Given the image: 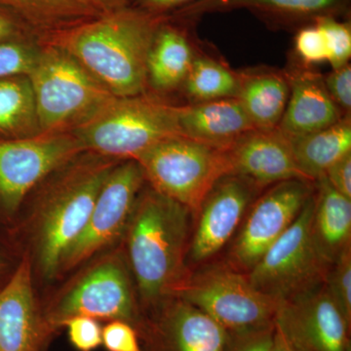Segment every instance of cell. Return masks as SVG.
I'll use <instances>...</instances> for the list:
<instances>
[{
    "instance_id": "6da1fadb",
    "label": "cell",
    "mask_w": 351,
    "mask_h": 351,
    "mask_svg": "<svg viewBox=\"0 0 351 351\" xmlns=\"http://www.w3.org/2000/svg\"><path fill=\"white\" fill-rule=\"evenodd\" d=\"M167 16L127 6L52 32L39 43L68 53L115 97L138 96L147 91V56Z\"/></svg>"
},
{
    "instance_id": "7a4b0ae2",
    "label": "cell",
    "mask_w": 351,
    "mask_h": 351,
    "mask_svg": "<svg viewBox=\"0 0 351 351\" xmlns=\"http://www.w3.org/2000/svg\"><path fill=\"white\" fill-rule=\"evenodd\" d=\"M188 208L149 186L141 191L128 223V254L143 301L170 298L186 276L189 245Z\"/></svg>"
},
{
    "instance_id": "3957f363",
    "label": "cell",
    "mask_w": 351,
    "mask_h": 351,
    "mask_svg": "<svg viewBox=\"0 0 351 351\" xmlns=\"http://www.w3.org/2000/svg\"><path fill=\"white\" fill-rule=\"evenodd\" d=\"M120 160L84 152L49 176L38 203V248L44 276L52 277L84 230L101 184Z\"/></svg>"
},
{
    "instance_id": "277c9868",
    "label": "cell",
    "mask_w": 351,
    "mask_h": 351,
    "mask_svg": "<svg viewBox=\"0 0 351 351\" xmlns=\"http://www.w3.org/2000/svg\"><path fill=\"white\" fill-rule=\"evenodd\" d=\"M27 77L43 133L75 131L115 98L68 53L49 44L40 43Z\"/></svg>"
},
{
    "instance_id": "5b68a950",
    "label": "cell",
    "mask_w": 351,
    "mask_h": 351,
    "mask_svg": "<svg viewBox=\"0 0 351 351\" xmlns=\"http://www.w3.org/2000/svg\"><path fill=\"white\" fill-rule=\"evenodd\" d=\"M73 133L85 152L120 161L136 160L158 143L182 137L175 106L145 93L115 97Z\"/></svg>"
},
{
    "instance_id": "8992f818",
    "label": "cell",
    "mask_w": 351,
    "mask_h": 351,
    "mask_svg": "<svg viewBox=\"0 0 351 351\" xmlns=\"http://www.w3.org/2000/svg\"><path fill=\"white\" fill-rule=\"evenodd\" d=\"M171 297L197 307L232 335L272 326L279 304L228 263L189 270L171 291Z\"/></svg>"
},
{
    "instance_id": "52a82bcc",
    "label": "cell",
    "mask_w": 351,
    "mask_h": 351,
    "mask_svg": "<svg viewBox=\"0 0 351 351\" xmlns=\"http://www.w3.org/2000/svg\"><path fill=\"white\" fill-rule=\"evenodd\" d=\"M149 186L197 215L221 177L230 175L226 147L174 137L158 143L136 159Z\"/></svg>"
},
{
    "instance_id": "ba28073f",
    "label": "cell",
    "mask_w": 351,
    "mask_h": 351,
    "mask_svg": "<svg viewBox=\"0 0 351 351\" xmlns=\"http://www.w3.org/2000/svg\"><path fill=\"white\" fill-rule=\"evenodd\" d=\"M313 193L293 225L246 274L254 287L279 302L324 285L331 267L313 240Z\"/></svg>"
},
{
    "instance_id": "9c48e42d",
    "label": "cell",
    "mask_w": 351,
    "mask_h": 351,
    "mask_svg": "<svg viewBox=\"0 0 351 351\" xmlns=\"http://www.w3.org/2000/svg\"><path fill=\"white\" fill-rule=\"evenodd\" d=\"M73 132L0 140V201L15 211L32 189L84 152Z\"/></svg>"
},
{
    "instance_id": "30bf717a",
    "label": "cell",
    "mask_w": 351,
    "mask_h": 351,
    "mask_svg": "<svg viewBox=\"0 0 351 351\" xmlns=\"http://www.w3.org/2000/svg\"><path fill=\"white\" fill-rule=\"evenodd\" d=\"M314 182L288 180L274 184L247 211L226 263L250 271L263 254L293 225L313 195Z\"/></svg>"
},
{
    "instance_id": "8fae6325",
    "label": "cell",
    "mask_w": 351,
    "mask_h": 351,
    "mask_svg": "<svg viewBox=\"0 0 351 351\" xmlns=\"http://www.w3.org/2000/svg\"><path fill=\"white\" fill-rule=\"evenodd\" d=\"M145 182L137 161H120L110 170L84 230L64 256L62 269H73L119 239L128 226Z\"/></svg>"
},
{
    "instance_id": "7c38bea8",
    "label": "cell",
    "mask_w": 351,
    "mask_h": 351,
    "mask_svg": "<svg viewBox=\"0 0 351 351\" xmlns=\"http://www.w3.org/2000/svg\"><path fill=\"white\" fill-rule=\"evenodd\" d=\"M274 326L298 351H351V324L325 285L279 302Z\"/></svg>"
},
{
    "instance_id": "4fadbf2b",
    "label": "cell",
    "mask_w": 351,
    "mask_h": 351,
    "mask_svg": "<svg viewBox=\"0 0 351 351\" xmlns=\"http://www.w3.org/2000/svg\"><path fill=\"white\" fill-rule=\"evenodd\" d=\"M262 189L237 175H226L208 193L197 215V225L189 245L195 263L216 256L239 230L247 211Z\"/></svg>"
},
{
    "instance_id": "5bb4252c",
    "label": "cell",
    "mask_w": 351,
    "mask_h": 351,
    "mask_svg": "<svg viewBox=\"0 0 351 351\" xmlns=\"http://www.w3.org/2000/svg\"><path fill=\"white\" fill-rule=\"evenodd\" d=\"M136 304L125 267L119 260L107 261L92 269L61 300L50 315L62 325L75 316L94 319L133 320Z\"/></svg>"
},
{
    "instance_id": "9a60e30c",
    "label": "cell",
    "mask_w": 351,
    "mask_h": 351,
    "mask_svg": "<svg viewBox=\"0 0 351 351\" xmlns=\"http://www.w3.org/2000/svg\"><path fill=\"white\" fill-rule=\"evenodd\" d=\"M226 154L230 175L262 189L288 180L311 182L298 167L290 143L278 128L249 131L226 147Z\"/></svg>"
},
{
    "instance_id": "2e32d148",
    "label": "cell",
    "mask_w": 351,
    "mask_h": 351,
    "mask_svg": "<svg viewBox=\"0 0 351 351\" xmlns=\"http://www.w3.org/2000/svg\"><path fill=\"white\" fill-rule=\"evenodd\" d=\"M350 0H197L175 11L172 17L195 21L212 13L247 9L261 17L282 24H308L318 17L341 18Z\"/></svg>"
},
{
    "instance_id": "e0dca14e",
    "label": "cell",
    "mask_w": 351,
    "mask_h": 351,
    "mask_svg": "<svg viewBox=\"0 0 351 351\" xmlns=\"http://www.w3.org/2000/svg\"><path fill=\"white\" fill-rule=\"evenodd\" d=\"M285 75L290 95L277 128L286 137L314 133L343 119V112L328 93L324 77L307 69L291 71Z\"/></svg>"
},
{
    "instance_id": "ac0fdd59",
    "label": "cell",
    "mask_w": 351,
    "mask_h": 351,
    "mask_svg": "<svg viewBox=\"0 0 351 351\" xmlns=\"http://www.w3.org/2000/svg\"><path fill=\"white\" fill-rule=\"evenodd\" d=\"M180 135L196 142L228 147L256 128L237 98L175 106Z\"/></svg>"
},
{
    "instance_id": "d6986e66",
    "label": "cell",
    "mask_w": 351,
    "mask_h": 351,
    "mask_svg": "<svg viewBox=\"0 0 351 351\" xmlns=\"http://www.w3.org/2000/svg\"><path fill=\"white\" fill-rule=\"evenodd\" d=\"M38 337L32 265L25 258L0 292V351H36Z\"/></svg>"
},
{
    "instance_id": "ffe728a7",
    "label": "cell",
    "mask_w": 351,
    "mask_h": 351,
    "mask_svg": "<svg viewBox=\"0 0 351 351\" xmlns=\"http://www.w3.org/2000/svg\"><path fill=\"white\" fill-rule=\"evenodd\" d=\"M195 57L186 27L168 15L157 29L147 56V87L166 93L182 86Z\"/></svg>"
},
{
    "instance_id": "44dd1931",
    "label": "cell",
    "mask_w": 351,
    "mask_h": 351,
    "mask_svg": "<svg viewBox=\"0 0 351 351\" xmlns=\"http://www.w3.org/2000/svg\"><path fill=\"white\" fill-rule=\"evenodd\" d=\"M163 332L169 351H226L232 334L189 302L169 298Z\"/></svg>"
},
{
    "instance_id": "7402d4cb",
    "label": "cell",
    "mask_w": 351,
    "mask_h": 351,
    "mask_svg": "<svg viewBox=\"0 0 351 351\" xmlns=\"http://www.w3.org/2000/svg\"><path fill=\"white\" fill-rule=\"evenodd\" d=\"M311 230L321 256L330 265L351 249V199L338 193L325 175L314 182Z\"/></svg>"
},
{
    "instance_id": "603a6c76",
    "label": "cell",
    "mask_w": 351,
    "mask_h": 351,
    "mask_svg": "<svg viewBox=\"0 0 351 351\" xmlns=\"http://www.w3.org/2000/svg\"><path fill=\"white\" fill-rule=\"evenodd\" d=\"M287 138L298 167L314 182L332 165L351 154L350 117H345L322 130Z\"/></svg>"
},
{
    "instance_id": "cb8c5ba5",
    "label": "cell",
    "mask_w": 351,
    "mask_h": 351,
    "mask_svg": "<svg viewBox=\"0 0 351 351\" xmlns=\"http://www.w3.org/2000/svg\"><path fill=\"white\" fill-rule=\"evenodd\" d=\"M289 95L286 75L261 73L241 76L237 99L256 128L274 129L282 119Z\"/></svg>"
},
{
    "instance_id": "d4e9b609",
    "label": "cell",
    "mask_w": 351,
    "mask_h": 351,
    "mask_svg": "<svg viewBox=\"0 0 351 351\" xmlns=\"http://www.w3.org/2000/svg\"><path fill=\"white\" fill-rule=\"evenodd\" d=\"M0 6L24 21L39 39L103 14L82 0H0Z\"/></svg>"
},
{
    "instance_id": "484cf974",
    "label": "cell",
    "mask_w": 351,
    "mask_h": 351,
    "mask_svg": "<svg viewBox=\"0 0 351 351\" xmlns=\"http://www.w3.org/2000/svg\"><path fill=\"white\" fill-rule=\"evenodd\" d=\"M40 133L36 100L27 75L0 80V140Z\"/></svg>"
},
{
    "instance_id": "4316f807",
    "label": "cell",
    "mask_w": 351,
    "mask_h": 351,
    "mask_svg": "<svg viewBox=\"0 0 351 351\" xmlns=\"http://www.w3.org/2000/svg\"><path fill=\"white\" fill-rule=\"evenodd\" d=\"M240 84L241 76L210 58L195 56L182 87L191 104H196L237 98Z\"/></svg>"
},
{
    "instance_id": "83f0119b",
    "label": "cell",
    "mask_w": 351,
    "mask_h": 351,
    "mask_svg": "<svg viewBox=\"0 0 351 351\" xmlns=\"http://www.w3.org/2000/svg\"><path fill=\"white\" fill-rule=\"evenodd\" d=\"M39 40H18L0 43V80L27 75L38 61Z\"/></svg>"
},
{
    "instance_id": "f1b7e54d",
    "label": "cell",
    "mask_w": 351,
    "mask_h": 351,
    "mask_svg": "<svg viewBox=\"0 0 351 351\" xmlns=\"http://www.w3.org/2000/svg\"><path fill=\"white\" fill-rule=\"evenodd\" d=\"M319 27L327 47V62L332 69L348 64L351 57V27L350 22L338 17L324 16L313 20Z\"/></svg>"
},
{
    "instance_id": "f546056e",
    "label": "cell",
    "mask_w": 351,
    "mask_h": 351,
    "mask_svg": "<svg viewBox=\"0 0 351 351\" xmlns=\"http://www.w3.org/2000/svg\"><path fill=\"white\" fill-rule=\"evenodd\" d=\"M324 285L332 301L351 324V249L343 252L332 263Z\"/></svg>"
},
{
    "instance_id": "4dcf8cb0",
    "label": "cell",
    "mask_w": 351,
    "mask_h": 351,
    "mask_svg": "<svg viewBox=\"0 0 351 351\" xmlns=\"http://www.w3.org/2000/svg\"><path fill=\"white\" fill-rule=\"evenodd\" d=\"M295 49L304 63L319 64L327 61L324 36L315 22L302 25L295 34Z\"/></svg>"
},
{
    "instance_id": "1f68e13d",
    "label": "cell",
    "mask_w": 351,
    "mask_h": 351,
    "mask_svg": "<svg viewBox=\"0 0 351 351\" xmlns=\"http://www.w3.org/2000/svg\"><path fill=\"white\" fill-rule=\"evenodd\" d=\"M62 325L68 327L69 341L76 350L93 351L101 345V328L97 319L75 316L64 320Z\"/></svg>"
},
{
    "instance_id": "d6a6232c",
    "label": "cell",
    "mask_w": 351,
    "mask_h": 351,
    "mask_svg": "<svg viewBox=\"0 0 351 351\" xmlns=\"http://www.w3.org/2000/svg\"><path fill=\"white\" fill-rule=\"evenodd\" d=\"M101 343L108 351H144L135 329L126 321L113 320L101 330Z\"/></svg>"
},
{
    "instance_id": "836d02e7",
    "label": "cell",
    "mask_w": 351,
    "mask_h": 351,
    "mask_svg": "<svg viewBox=\"0 0 351 351\" xmlns=\"http://www.w3.org/2000/svg\"><path fill=\"white\" fill-rule=\"evenodd\" d=\"M325 86L332 100L343 112H350L351 68L348 64L341 68L332 69L324 78Z\"/></svg>"
},
{
    "instance_id": "e575fe53",
    "label": "cell",
    "mask_w": 351,
    "mask_h": 351,
    "mask_svg": "<svg viewBox=\"0 0 351 351\" xmlns=\"http://www.w3.org/2000/svg\"><path fill=\"white\" fill-rule=\"evenodd\" d=\"M18 40H39V38L24 21L0 6V43Z\"/></svg>"
},
{
    "instance_id": "d590c367",
    "label": "cell",
    "mask_w": 351,
    "mask_h": 351,
    "mask_svg": "<svg viewBox=\"0 0 351 351\" xmlns=\"http://www.w3.org/2000/svg\"><path fill=\"white\" fill-rule=\"evenodd\" d=\"M274 325L257 331L232 335V341L226 351H270L274 345Z\"/></svg>"
},
{
    "instance_id": "8d00e7d4",
    "label": "cell",
    "mask_w": 351,
    "mask_h": 351,
    "mask_svg": "<svg viewBox=\"0 0 351 351\" xmlns=\"http://www.w3.org/2000/svg\"><path fill=\"white\" fill-rule=\"evenodd\" d=\"M324 175L332 188L351 199V154L332 165Z\"/></svg>"
},
{
    "instance_id": "74e56055",
    "label": "cell",
    "mask_w": 351,
    "mask_h": 351,
    "mask_svg": "<svg viewBox=\"0 0 351 351\" xmlns=\"http://www.w3.org/2000/svg\"><path fill=\"white\" fill-rule=\"evenodd\" d=\"M195 1L197 0H134L133 7L154 15L166 16Z\"/></svg>"
},
{
    "instance_id": "f35d334b",
    "label": "cell",
    "mask_w": 351,
    "mask_h": 351,
    "mask_svg": "<svg viewBox=\"0 0 351 351\" xmlns=\"http://www.w3.org/2000/svg\"><path fill=\"white\" fill-rule=\"evenodd\" d=\"M101 12L108 13L129 6V0H96Z\"/></svg>"
},
{
    "instance_id": "ab89813d",
    "label": "cell",
    "mask_w": 351,
    "mask_h": 351,
    "mask_svg": "<svg viewBox=\"0 0 351 351\" xmlns=\"http://www.w3.org/2000/svg\"><path fill=\"white\" fill-rule=\"evenodd\" d=\"M276 327V326H274ZM270 351H298L295 348H293L290 343L286 341L282 335L277 331L276 328V332H274V345H272L271 350Z\"/></svg>"
},
{
    "instance_id": "60d3db41",
    "label": "cell",
    "mask_w": 351,
    "mask_h": 351,
    "mask_svg": "<svg viewBox=\"0 0 351 351\" xmlns=\"http://www.w3.org/2000/svg\"><path fill=\"white\" fill-rule=\"evenodd\" d=\"M82 1L84 2V3H86L87 5L92 7V8H94L95 10L99 11V12H100V13H103V12H101V9L99 8V6H98V4H97L96 0H82Z\"/></svg>"
}]
</instances>
